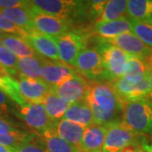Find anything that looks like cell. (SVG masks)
I'll list each match as a JSON object with an SVG mask.
<instances>
[{
  "mask_svg": "<svg viewBox=\"0 0 152 152\" xmlns=\"http://www.w3.org/2000/svg\"><path fill=\"white\" fill-rule=\"evenodd\" d=\"M107 1H100V0H93L90 1V9H89V19L95 24L99 20L102 13L104 8L107 4Z\"/></svg>",
  "mask_w": 152,
  "mask_h": 152,
  "instance_id": "obj_32",
  "label": "cell"
},
{
  "mask_svg": "<svg viewBox=\"0 0 152 152\" xmlns=\"http://www.w3.org/2000/svg\"><path fill=\"white\" fill-rule=\"evenodd\" d=\"M22 129H18L15 125H13L11 123L0 117V134H7L11 133H17Z\"/></svg>",
  "mask_w": 152,
  "mask_h": 152,
  "instance_id": "obj_34",
  "label": "cell"
},
{
  "mask_svg": "<svg viewBox=\"0 0 152 152\" xmlns=\"http://www.w3.org/2000/svg\"><path fill=\"white\" fill-rule=\"evenodd\" d=\"M0 91L5 93L13 102H15L19 106H22L26 103V102L22 97L20 94L18 81L16 80L13 79L1 65H0Z\"/></svg>",
  "mask_w": 152,
  "mask_h": 152,
  "instance_id": "obj_26",
  "label": "cell"
},
{
  "mask_svg": "<svg viewBox=\"0 0 152 152\" xmlns=\"http://www.w3.org/2000/svg\"><path fill=\"white\" fill-rule=\"evenodd\" d=\"M41 138L48 152H80L81 150L72 145L58 135L52 125L41 134Z\"/></svg>",
  "mask_w": 152,
  "mask_h": 152,
  "instance_id": "obj_22",
  "label": "cell"
},
{
  "mask_svg": "<svg viewBox=\"0 0 152 152\" xmlns=\"http://www.w3.org/2000/svg\"><path fill=\"white\" fill-rule=\"evenodd\" d=\"M151 62H152V58H151Z\"/></svg>",
  "mask_w": 152,
  "mask_h": 152,
  "instance_id": "obj_44",
  "label": "cell"
},
{
  "mask_svg": "<svg viewBox=\"0 0 152 152\" xmlns=\"http://www.w3.org/2000/svg\"><path fill=\"white\" fill-rule=\"evenodd\" d=\"M54 38L61 62L74 68L79 54L86 48V37L76 32L65 33Z\"/></svg>",
  "mask_w": 152,
  "mask_h": 152,
  "instance_id": "obj_7",
  "label": "cell"
},
{
  "mask_svg": "<svg viewBox=\"0 0 152 152\" xmlns=\"http://www.w3.org/2000/svg\"><path fill=\"white\" fill-rule=\"evenodd\" d=\"M141 148L143 152H152V141H148L145 139L141 144Z\"/></svg>",
  "mask_w": 152,
  "mask_h": 152,
  "instance_id": "obj_38",
  "label": "cell"
},
{
  "mask_svg": "<svg viewBox=\"0 0 152 152\" xmlns=\"http://www.w3.org/2000/svg\"><path fill=\"white\" fill-rule=\"evenodd\" d=\"M18 70L20 75L40 80L42 75V57L18 58Z\"/></svg>",
  "mask_w": 152,
  "mask_h": 152,
  "instance_id": "obj_28",
  "label": "cell"
},
{
  "mask_svg": "<svg viewBox=\"0 0 152 152\" xmlns=\"http://www.w3.org/2000/svg\"><path fill=\"white\" fill-rule=\"evenodd\" d=\"M123 122L137 134L152 138V100L147 98L126 104Z\"/></svg>",
  "mask_w": 152,
  "mask_h": 152,
  "instance_id": "obj_3",
  "label": "cell"
},
{
  "mask_svg": "<svg viewBox=\"0 0 152 152\" xmlns=\"http://www.w3.org/2000/svg\"><path fill=\"white\" fill-rule=\"evenodd\" d=\"M26 1L20 0H0V10H7L17 7H25Z\"/></svg>",
  "mask_w": 152,
  "mask_h": 152,
  "instance_id": "obj_35",
  "label": "cell"
},
{
  "mask_svg": "<svg viewBox=\"0 0 152 152\" xmlns=\"http://www.w3.org/2000/svg\"><path fill=\"white\" fill-rule=\"evenodd\" d=\"M0 30L11 36H15L23 38H26L28 36V33L20 27H18L14 23L10 21L1 13H0Z\"/></svg>",
  "mask_w": 152,
  "mask_h": 152,
  "instance_id": "obj_31",
  "label": "cell"
},
{
  "mask_svg": "<svg viewBox=\"0 0 152 152\" xmlns=\"http://www.w3.org/2000/svg\"><path fill=\"white\" fill-rule=\"evenodd\" d=\"M2 46V43H1V41H0V47Z\"/></svg>",
  "mask_w": 152,
  "mask_h": 152,
  "instance_id": "obj_43",
  "label": "cell"
},
{
  "mask_svg": "<svg viewBox=\"0 0 152 152\" xmlns=\"http://www.w3.org/2000/svg\"><path fill=\"white\" fill-rule=\"evenodd\" d=\"M107 127L94 124L86 129L81 143V149L90 152H102Z\"/></svg>",
  "mask_w": 152,
  "mask_h": 152,
  "instance_id": "obj_18",
  "label": "cell"
},
{
  "mask_svg": "<svg viewBox=\"0 0 152 152\" xmlns=\"http://www.w3.org/2000/svg\"><path fill=\"white\" fill-rule=\"evenodd\" d=\"M119 152H143L141 145H129Z\"/></svg>",
  "mask_w": 152,
  "mask_h": 152,
  "instance_id": "obj_37",
  "label": "cell"
},
{
  "mask_svg": "<svg viewBox=\"0 0 152 152\" xmlns=\"http://www.w3.org/2000/svg\"><path fill=\"white\" fill-rule=\"evenodd\" d=\"M99 41L112 44L132 57L143 60H150L152 58V49L147 47L132 31L124 33L113 39H99Z\"/></svg>",
  "mask_w": 152,
  "mask_h": 152,
  "instance_id": "obj_10",
  "label": "cell"
},
{
  "mask_svg": "<svg viewBox=\"0 0 152 152\" xmlns=\"http://www.w3.org/2000/svg\"><path fill=\"white\" fill-rule=\"evenodd\" d=\"M76 74L78 73L73 67L61 61H52L42 57L41 79L51 89L58 86Z\"/></svg>",
  "mask_w": 152,
  "mask_h": 152,
  "instance_id": "obj_9",
  "label": "cell"
},
{
  "mask_svg": "<svg viewBox=\"0 0 152 152\" xmlns=\"http://www.w3.org/2000/svg\"><path fill=\"white\" fill-rule=\"evenodd\" d=\"M89 83L80 75L76 74L58 86L51 89L52 91L69 104L85 100Z\"/></svg>",
  "mask_w": 152,
  "mask_h": 152,
  "instance_id": "obj_13",
  "label": "cell"
},
{
  "mask_svg": "<svg viewBox=\"0 0 152 152\" xmlns=\"http://www.w3.org/2000/svg\"><path fill=\"white\" fill-rule=\"evenodd\" d=\"M15 151V148H11V147L4 146L0 145V152H14Z\"/></svg>",
  "mask_w": 152,
  "mask_h": 152,
  "instance_id": "obj_40",
  "label": "cell"
},
{
  "mask_svg": "<svg viewBox=\"0 0 152 152\" xmlns=\"http://www.w3.org/2000/svg\"><path fill=\"white\" fill-rule=\"evenodd\" d=\"M145 139L122 121L107 127L102 152H119L129 145H141Z\"/></svg>",
  "mask_w": 152,
  "mask_h": 152,
  "instance_id": "obj_4",
  "label": "cell"
},
{
  "mask_svg": "<svg viewBox=\"0 0 152 152\" xmlns=\"http://www.w3.org/2000/svg\"><path fill=\"white\" fill-rule=\"evenodd\" d=\"M85 101L92 111L96 124L108 127L123 121L126 104L114 91L110 83L89 84Z\"/></svg>",
  "mask_w": 152,
  "mask_h": 152,
  "instance_id": "obj_1",
  "label": "cell"
},
{
  "mask_svg": "<svg viewBox=\"0 0 152 152\" xmlns=\"http://www.w3.org/2000/svg\"><path fill=\"white\" fill-rule=\"evenodd\" d=\"M94 31L99 36V39L109 40L124 33L130 32L132 26L129 17H125L113 21L96 23L95 24Z\"/></svg>",
  "mask_w": 152,
  "mask_h": 152,
  "instance_id": "obj_17",
  "label": "cell"
},
{
  "mask_svg": "<svg viewBox=\"0 0 152 152\" xmlns=\"http://www.w3.org/2000/svg\"><path fill=\"white\" fill-rule=\"evenodd\" d=\"M42 105L50 120L54 123L63 118L71 104L65 102L51 91L45 98Z\"/></svg>",
  "mask_w": 152,
  "mask_h": 152,
  "instance_id": "obj_23",
  "label": "cell"
},
{
  "mask_svg": "<svg viewBox=\"0 0 152 152\" xmlns=\"http://www.w3.org/2000/svg\"><path fill=\"white\" fill-rule=\"evenodd\" d=\"M151 65V59L143 60L131 56L126 64L123 78L133 83H139L148 78Z\"/></svg>",
  "mask_w": 152,
  "mask_h": 152,
  "instance_id": "obj_20",
  "label": "cell"
},
{
  "mask_svg": "<svg viewBox=\"0 0 152 152\" xmlns=\"http://www.w3.org/2000/svg\"><path fill=\"white\" fill-rule=\"evenodd\" d=\"M132 26V32L144 43L152 49V23L140 21L129 18Z\"/></svg>",
  "mask_w": 152,
  "mask_h": 152,
  "instance_id": "obj_29",
  "label": "cell"
},
{
  "mask_svg": "<svg viewBox=\"0 0 152 152\" xmlns=\"http://www.w3.org/2000/svg\"><path fill=\"white\" fill-rule=\"evenodd\" d=\"M26 41L39 56L52 61H60L54 38L40 32H33L26 37Z\"/></svg>",
  "mask_w": 152,
  "mask_h": 152,
  "instance_id": "obj_15",
  "label": "cell"
},
{
  "mask_svg": "<svg viewBox=\"0 0 152 152\" xmlns=\"http://www.w3.org/2000/svg\"><path fill=\"white\" fill-rule=\"evenodd\" d=\"M148 80H149V96H148V99L152 100V62L151 69H150V72H149Z\"/></svg>",
  "mask_w": 152,
  "mask_h": 152,
  "instance_id": "obj_39",
  "label": "cell"
},
{
  "mask_svg": "<svg viewBox=\"0 0 152 152\" xmlns=\"http://www.w3.org/2000/svg\"><path fill=\"white\" fill-rule=\"evenodd\" d=\"M11 107V99L5 93L0 91V117L2 114L7 113Z\"/></svg>",
  "mask_w": 152,
  "mask_h": 152,
  "instance_id": "obj_36",
  "label": "cell"
},
{
  "mask_svg": "<svg viewBox=\"0 0 152 152\" xmlns=\"http://www.w3.org/2000/svg\"><path fill=\"white\" fill-rule=\"evenodd\" d=\"M52 127L63 140L74 146L81 149L82 140L86 128L63 118L53 123Z\"/></svg>",
  "mask_w": 152,
  "mask_h": 152,
  "instance_id": "obj_16",
  "label": "cell"
},
{
  "mask_svg": "<svg viewBox=\"0 0 152 152\" xmlns=\"http://www.w3.org/2000/svg\"><path fill=\"white\" fill-rule=\"evenodd\" d=\"M0 41L4 47L11 51L18 58L41 57L31 48V46L28 43L26 38L9 35L6 37L1 39Z\"/></svg>",
  "mask_w": 152,
  "mask_h": 152,
  "instance_id": "obj_24",
  "label": "cell"
},
{
  "mask_svg": "<svg viewBox=\"0 0 152 152\" xmlns=\"http://www.w3.org/2000/svg\"><path fill=\"white\" fill-rule=\"evenodd\" d=\"M16 115L24 120L29 127L40 134L43 133L53 124L42 104L26 102L20 106L16 112Z\"/></svg>",
  "mask_w": 152,
  "mask_h": 152,
  "instance_id": "obj_12",
  "label": "cell"
},
{
  "mask_svg": "<svg viewBox=\"0 0 152 152\" xmlns=\"http://www.w3.org/2000/svg\"><path fill=\"white\" fill-rule=\"evenodd\" d=\"M18 78L20 91L25 101L30 103H43L45 98L51 91V87L42 79L34 80L20 75Z\"/></svg>",
  "mask_w": 152,
  "mask_h": 152,
  "instance_id": "obj_14",
  "label": "cell"
},
{
  "mask_svg": "<svg viewBox=\"0 0 152 152\" xmlns=\"http://www.w3.org/2000/svg\"><path fill=\"white\" fill-rule=\"evenodd\" d=\"M80 152H90V151H84V150H82V149H81V150H80Z\"/></svg>",
  "mask_w": 152,
  "mask_h": 152,
  "instance_id": "obj_42",
  "label": "cell"
},
{
  "mask_svg": "<svg viewBox=\"0 0 152 152\" xmlns=\"http://www.w3.org/2000/svg\"><path fill=\"white\" fill-rule=\"evenodd\" d=\"M7 36H9V34H6V33H4V31H2L0 30V40L3 39V38L6 37Z\"/></svg>",
  "mask_w": 152,
  "mask_h": 152,
  "instance_id": "obj_41",
  "label": "cell"
},
{
  "mask_svg": "<svg viewBox=\"0 0 152 152\" xmlns=\"http://www.w3.org/2000/svg\"><path fill=\"white\" fill-rule=\"evenodd\" d=\"M29 2L35 10L57 17L69 25L74 21L89 19L90 1L33 0Z\"/></svg>",
  "mask_w": 152,
  "mask_h": 152,
  "instance_id": "obj_2",
  "label": "cell"
},
{
  "mask_svg": "<svg viewBox=\"0 0 152 152\" xmlns=\"http://www.w3.org/2000/svg\"><path fill=\"white\" fill-rule=\"evenodd\" d=\"M14 152H48L46 147L34 142L22 145L15 149Z\"/></svg>",
  "mask_w": 152,
  "mask_h": 152,
  "instance_id": "obj_33",
  "label": "cell"
},
{
  "mask_svg": "<svg viewBox=\"0 0 152 152\" xmlns=\"http://www.w3.org/2000/svg\"><path fill=\"white\" fill-rule=\"evenodd\" d=\"M0 65L10 76H19L18 57L3 45L0 47Z\"/></svg>",
  "mask_w": 152,
  "mask_h": 152,
  "instance_id": "obj_30",
  "label": "cell"
},
{
  "mask_svg": "<svg viewBox=\"0 0 152 152\" xmlns=\"http://www.w3.org/2000/svg\"><path fill=\"white\" fill-rule=\"evenodd\" d=\"M26 8L27 9L31 16L36 31L37 32L48 35L53 37H57L70 31V25L69 23L64 21L57 17L35 10L31 5L29 1H26Z\"/></svg>",
  "mask_w": 152,
  "mask_h": 152,
  "instance_id": "obj_8",
  "label": "cell"
},
{
  "mask_svg": "<svg viewBox=\"0 0 152 152\" xmlns=\"http://www.w3.org/2000/svg\"><path fill=\"white\" fill-rule=\"evenodd\" d=\"M110 85L125 104L147 99L149 96L148 78L139 83H133L124 78H120L117 80L110 82Z\"/></svg>",
  "mask_w": 152,
  "mask_h": 152,
  "instance_id": "obj_11",
  "label": "cell"
},
{
  "mask_svg": "<svg viewBox=\"0 0 152 152\" xmlns=\"http://www.w3.org/2000/svg\"><path fill=\"white\" fill-rule=\"evenodd\" d=\"M0 13L10 21L28 33V35L33 32H37L36 31L31 16L26 6L0 10Z\"/></svg>",
  "mask_w": 152,
  "mask_h": 152,
  "instance_id": "obj_21",
  "label": "cell"
},
{
  "mask_svg": "<svg viewBox=\"0 0 152 152\" xmlns=\"http://www.w3.org/2000/svg\"><path fill=\"white\" fill-rule=\"evenodd\" d=\"M74 69L82 77L92 82L109 81L102 57L94 48H86L82 51L76 59Z\"/></svg>",
  "mask_w": 152,
  "mask_h": 152,
  "instance_id": "obj_5",
  "label": "cell"
},
{
  "mask_svg": "<svg viewBox=\"0 0 152 152\" xmlns=\"http://www.w3.org/2000/svg\"><path fill=\"white\" fill-rule=\"evenodd\" d=\"M127 7V0H108L104 8L102 16L96 23L113 21L128 17Z\"/></svg>",
  "mask_w": 152,
  "mask_h": 152,
  "instance_id": "obj_27",
  "label": "cell"
},
{
  "mask_svg": "<svg viewBox=\"0 0 152 152\" xmlns=\"http://www.w3.org/2000/svg\"><path fill=\"white\" fill-rule=\"evenodd\" d=\"M127 15L129 18L152 23V0H129Z\"/></svg>",
  "mask_w": 152,
  "mask_h": 152,
  "instance_id": "obj_25",
  "label": "cell"
},
{
  "mask_svg": "<svg viewBox=\"0 0 152 152\" xmlns=\"http://www.w3.org/2000/svg\"><path fill=\"white\" fill-rule=\"evenodd\" d=\"M96 49L102 57L109 82L123 78L125 66L131 57L130 55L112 44L102 41H99Z\"/></svg>",
  "mask_w": 152,
  "mask_h": 152,
  "instance_id": "obj_6",
  "label": "cell"
},
{
  "mask_svg": "<svg viewBox=\"0 0 152 152\" xmlns=\"http://www.w3.org/2000/svg\"><path fill=\"white\" fill-rule=\"evenodd\" d=\"M63 119L71 121L85 128L96 124L92 111L85 100L71 104L63 117Z\"/></svg>",
  "mask_w": 152,
  "mask_h": 152,
  "instance_id": "obj_19",
  "label": "cell"
}]
</instances>
